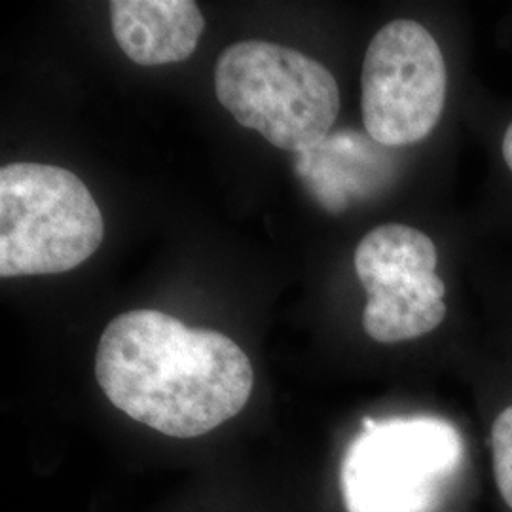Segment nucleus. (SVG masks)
Listing matches in <instances>:
<instances>
[{"label":"nucleus","instance_id":"nucleus-1","mask_svg":"<svg viewBox=\"0 0 512 512\" xmlns=\"http://www.w3.org/2000/svg\"><path fill=\"white\" fill-rule=\"evenodd\" d=\"M95 378L131 420L175 439L200 437L236 418L255 384L251 359L232 338L156 310L110 321L97 346Z\"/></svg>","mask_w":512,"mask_h":512},{"label":"nucleus","instance_id":"nucleus-2","mask_svg":"<svg viewBox=\"0 0 512 512\" xmlns=\"http://www.w3.org/2000/svg\"><path fill=\"white\" fill-rule=\"evenodd\" d=\"M215 92L243 128L296 154L329 137L340 112V90L325 65L266 40H241L219 55Z\"/></svg>","mask_w":512,"mask_h":512},{"label":"nucleus","instance_id":"nucleus-9","mask_svg":"<svg viewBox=\"0 0 512 512\" xmlns=\"http://www.w3.org/2000/svg\"><path fill=\"white\" fill-rule=\"evenodd\" d=\"M503 158H505V162L512 171V124L507 129L505 137H503Z\"/></svg>","mask_w":512,"mask_h":512},{"label":"nucleus","instance_id":"nucleus-3","mask_svg":"<svg viewBox=\"0 0 512 512\" xmlns=\"http://www.w3.org/2000/svg\"><path fill=\"white\" fill-rule=\"evenodd\" d=\"M105 222L92 192L57 165L0 169V275L63 274L99 249Z\"/></svg>","mask_w":512,"mask_h":512},{"label":"nucleus","instance_id":"nucleus-5","mask_svg":"<svg viewBox=\"0 0 512 512\" xmlns=\"http://www.w3.org/2000/svg\"><path fill=\"white\" fill-rule=\"evenodd\" d=\"M448 73L435 37L418 21L397 19L368 44L361 110L368 137L382 147H410L437 128Z\"/></svg>","mask_w":512,"mask_h":512},{"label":"nucleus","instance_id":"nucleus-4","mask_svg":"<svg viewBox=\"0 0 512 512\" xmlns=\"http://www.w3.org/2000/svg\"><path fill=\"white\" fill-rule=\"evenodd\" d=\"M463 459L458 431L437 418L365 421L342 461L348 512H431Z\"/></svg>","mask_w":512,"mask_h":512},{"label":"nucleus","instance_id":"nucleus-8","mask_svg":"<svg viewBox=\"0 0 512 512\" xmlns=\"http://www.w3.org/2000/svg\"><path fill=\"white\" fill-rule=\"evenodd\" d=\"M492 456L497 490L512 509V404L492 425Z\"/></svg>","mask_w":512,"mask_h":512},{"label":"nucleus","instance_id":"nucleus-7","mask_svg":"<svg viewBox=\"0 0 512 512\" xmlns=\"http://www.w3.org/2000/svg\"><path fill=\"white\" fill-rule=\"evenodd\" d=\"M110 19L120 50L143 67L188 59L205 31L202 10L192 0H114Z\"/></svg>","mask_w":512,"mask_h":512},{"label":"nucleus","instance_id":"nucleus-6","mask_svg":"<svg viewBox=\"0 0 512 512\" xmlns=\"http://www.w3.org/2000/svg\"><path fill=\"white\" fill-rule=\"evenodd\" d=\"M433 239L406 224H382L355 251L366 291L365 332L380 344L425 336L446 317V285L437 275Z\"/></svg>","mask_w":512,"mask_h":512}]
</instances>
